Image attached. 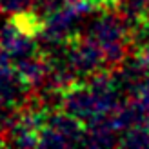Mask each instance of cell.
Masks as SVG:
<instances>
[{"mask_svg":"<svg viewBox=\"0 0 149 149\" xmlns=\"http://www.w3.org/2000/svg\"><path fill=\"white\" fill-rule=\"evenodd\" d=\"M87 33L104 51L109 71H118L129 60L133 53V35L131 24L125 20L122 13H102V17L93 22Z\"/></svg>","mask_w":149,"mask_h":149,"instance_id":"obj_1","label":"cell"},{"mask_svg":"<svg viewBox=\"0 0 149 149\" xmlns=\"http://www.w3.org/2000/svg\"><path fill=\"white\" fill-rule=\"evenodd\" d=\"M87 125L80 118L73 116L68 111L55 104H47L44 124L38 133L40 147H71L84 146Z\"/></svg>","mask_w":149,"mask_h":149,"instance_id":"obj_2","label":"cell"},{"mask_svg":"<svg viewBox=\"0 0 149 149\" xmlns=\"http://www.w3.org/2000/svg\"><path fill=\"white\" fill-rule=\"evenodd\" d=\"M58 49L68 58L69 65L80 80H86L96 73L107 69L104 51L89 33L74 31Z\"/></svg>","mask_w":149,"mask_h":149,"instance_id":"obj_3","label":"cell"},{"mask_svg":"<svg viewBox=\"0 0 149 149\" xmlns=\"http://www.w3.org/2000/svg\"><path fill=\"white\" fill-rule=\"evenodd\" d=\"M0 47L13 58V62L35 55L36 51L42 49L38 46V38L22 33L11 20H7L0 29Z\"/></svg>","mask_w":149,"mask_h":149,"instance_id":"obj_4","label":"cell"},{"mask_svg":"<svg viewBox=\"0 0 149 149\" xmlns=\"http://www.w3.org/2000/svg\"><path fill=\"white\" fill-rule=\"evenodd\" d=\"M118 147H149V124H138L122 131Z\"/></svg>","mask_w":149,"mask_h":149,"instance_id":"obj_5","label":"cell"},{"mask_svg":"<svg viewBox=\"0 0 149 149\" xmlns=\"http://www.w3.org/2000/svg\"><path fill=\"white\" fill-rule=\"evenodd\" d=\"M33 7V0H0V11L6 15H15Z\"/></svg>","mask_w":149,"mask_h":149,"instance_id":"obj_6","label":"cell"},{"mask_svg":"<svg viewBox=\"0 0 149 149\" xmlns=\"http://www.w3.org/2000/svg\"><path fill=\"white\" fill-rule=\"evenodd\" d=\"M15 74H17V68H15L13 58L0 47V84L6 82V80H9Z\"/></svg>","mask_w":149,"mask_h":149,"instance_id":"obj_7","label":"cell"},{"mask_svg":"<svg viewBox=\"0 0 149 149\" xmlns=\"http://www.w3.org/2000/svg\"><path fill=\"white\" fill-rule=\"evenodd\" d=\"M131 60L136 62L140 68H144L146 71H149V42H144L140 44V46H136L135 49H133L131 53Z\"/></svg>","mask_w":149,"mask_h":149,"instance_id":"obj_8","label":"cell"},{"mask_svg":"<svg viewBox=\"0 0 149 149\" xmlns=\"http://www.w3.org/2000/svg\"><path fill=\"white\" fill-rule=\"evenodd\" d=\"M120 2H122V0H102L106 13H109V11H118V6H120Z\"/></svg>","mask_w":149,"mask_h":149,"instance_id":"obj_9","label":"cell"}]
</instances>
